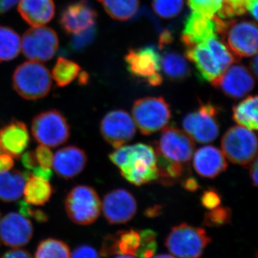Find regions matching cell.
<instances>
[{
  "mask_svg": "<svg viewBox=\"0 0 258 258\" xmlns=\"http://www.w3.org/2000/svg\"><path fill=\"white\" fill-rule=\"evenodd\" d=\"M15 91L24 99L36 101L50 93L52 79L50 71L37 61H28L20 64L13 76Z\"/></svg>",
  "mask_w": 258,
  "mask_h": 258,
  "instance_id": "cell-2",
  "label": "cell"
},
{
  "mask_svg": "<svg viewBox=\"0 0 258 258\" xmlns=\"http://www.w3.org/2000/svg\"><path fill=\"white\" fill-rule=\"evenodd\" d=\"M20 214L25 217H32L39 223H45L48 220V216L42 210L32 208L28 203L21 201L19 203Z\"/></svg>",
  "mask_w": 258,
  "mask_h": 258,
  "instance_id": "cell-41",
  "label": "cell"
},
{
  "mask_svg": "<svg viewBox=\"0 0 258 258\" xmlns=\"http://www.w3.org/2000/svg\"><path fill=\"white\" fill-rule=\"evenodd\" d=\"M152 258H175L174 256L171 255V254H158L157 256H154Z\"/></svg>",
  "mask_w": 258,
  "mask_h": 258,
  "instance_id": "cell-55",
  "label": "cell"
},
{
  "mask_svg": "<svg viewBox=\"0 0 258 258\" xmlns=\"http://www.w3.org/2000/svg\"><path fill=\"white\" fill-rule=\"evenodd\" d=\"M102 137L107 143L116 149L131 142L136 134L133 118L123 110L108 112L100 125Z\"/></svg>",
  "mask_w": 258,
  "mask_h": 258,
  "instance_id": "cell-12",
  "label": "cell"
},
{
  "mask_svg": "<svg viewBox=\"0 0 258 258\" xmlns=\"http://www.w3.org/2000/svg\"><path fill=\"white\" fill-rule=\"evenodd\" d=\"M87 163V156L74 146L62 148L56 152L52 166L56 174L64 179H72L82 172Z\"/></svg>",
  "mask_w": 258,
  "mask_h": 258,
  "instance_id": "cell-18",
  "label": "cell"
},
{
  "mask_svg": "<svg viewBox=\"0 0 258 258\" xmlns=\"http://www.w3.org/2000/svg\"><path fill=\"white\" fill-rule=\"evenodd\" d=\"M257 96H248L232 108V118L240 126L256 131L258 127Z\"/></svg>",
  "mask_w": 258,
  "mask_h": 258,
  "instance_id": "cell-28",
  "label": "cell"
},
{
  "mask_svg": "<svg viewBox=\"0 0 258 258\" xmlns=\"http://www.w3.org/2000/svg\"><path fill=\"white\" fill-rule=\"evenodd\" d=\"M193 166L199 175L213 179L227 169L223 152L213 146H205L194 154Z\"/></svg>",
  "mask_w": 258,
  "mask_h": 258,
  "instance_id": "cell-21",
  "label": "cell"
},
{
  "mask_svg": "<svg viewBox=\"0 0 258 258\" xmlns=\"http://www.w3.org/2000/svg\"><path fill=\"white\" fill-rule=\"evenodd\" d=\"M2 258H32L28 251L23 249H13L5 252Z\"/></svg>",
  "mask_w": 258,
  "mask_h": 258,
  "instance_id": "cell-47",
  "label": "cell"
},
{
  "mask_svg": "<svg viewBox=\"0 0 258 258\" xmlns=\"http://www.w3.org/2000/svg\"><path fill=\"white\" fill-rule=\"evenodd\" d=\"M97 13L88 0L69 5L61 13L60 24L66 33H79L96 26Z\"/></svg>",
  "mask_w": 258,
  "mask_h": 258,
  "instance_id": "cell-16",
  "label": "cell"
},
{
  "mask_svg": "<svg viewBox=\"0 0 258 258\" xmlns=\"http://www.w3.org/2000/svg\"><path fill=\"white\" fill-rule=\"evenodd\" d=\"M171 41H172V35H171V32L167 30L163 32L161 34L160 39H159V48H163L166 45L170 43Z\"/></svg>",
  "mask_w": 258,
  "mask_h": 258,
  "instance_id": "cell-52",
  "label": "cell"
},
{
  "mask_svg": "<svg viewBox=\"0 0 258 258\" xmlns=\"http://www.w3.org/2000/svg\"><path fill=\"white\" fill-rule=\"evenodd\" d=\"M109 159L131 184L141 186L157 179V156L151 146H121L109 154Z\"/></svg>",
  "mask_w": 258,
  "mask_h": 258,
  "instance_id": "cell-1",
  "label": "cell"
},
{
  "mask_svg": "<svg viewBox=\"0 0 258 258\" xmlns=\"http://www.w3.org/2000/svg\"><path fill=\"white\" fill-rule=\"evenodd\" d=\"M195 149V141L184 131L170 125L163 128L154 150L168 160L189 164Z\"/></svg>",
  "mask_w": 258,
  "mask_h": 258,
  "instance_id": "cell-9",
  "label": "cell"
},
{
  "mask_svg": "<svg viewBox=\"0 0 258 258\" xmlns=\"http://www.w3.org/2000/svg\"><path fill=\"white\" fill-rule=\"evenodd\" d=\"M32 133L38 143L57 147L67 142L71 128L63 115L57 110H49L39 113L33 118Z\"/></svg>",
  "mask_w": 258,
  "mask_h": 258,
  "instance_id": "cell-8",
  "label": "cell"
},
{
  "mask_svg": "<svg viewBox=\"0 0 258 258\" xmlns=\"http://www.w3.org/2000/svg\"><path fill=\"white\" fill-rule=\"evenodd\" d=\"M52 191L53 189L48 180L37 177L32 175L30 173V175L26 180L23 191L27 203L40 206L49 201Z\"/></svg>",
  "mask_w": 258,
  "mask_h": 258,
  "instance_id": "cell-27",
  "label": "cell"
},
{
  "mask_svg": "<svg viewBox=\"0 0 258 258\" xmlns=\"http://www.w3.org/2000/svg\"><path fill=\"white\" fill-rule=\"evenodd\" d=\"M185 55L195 64L202 81L212 82L223 73L216 59L204 43L186 47Z\"/></svg>",
  "mask_w": 258,
  "mask_h": 258,
  "instance_id": "cell-23",
  "label": "cell"
},
{
  "mask_svg": "<svg viewBox=\"0 0 258 258\" xmlns=\"http://www.w3.org/2000/svg\"><path fill=\"white\" fill-rule=\"evenodd\" d=\"M22 163L28 171H32L38 166L35 152H27L22 154Z\"/></svg>",
  "mask_w": 258,
  "mask_h": 258,
  "instance_id": "cell-45",
  "label": "cell"
},
{
  "mask_svg": "<svg viewBox=\"0 0 258 258\" xmlns=\"http://www.w3.org/2000/svg\"><path fill=\"white\" fill-rule=\"evenodd\" d=\"M30 144V134L25 123L13 120L0 129V152L19 159Z\"/></svg>",
  "mask_w": 258,
  "mask_h": 258,
  "instance_id": "cell-19",
  "label": "cell"
},
{
  "mask_svg": "<svg viewBox=\"0 0 258 258\" xmlns=\"http://www.w3.org/2000/svg\"><path fill=\"white\" fill-rule=\"evenodd\" d=\"M211 83L214 87L221 90L229 98L239 99L253 89L254 79L247 68L242 64H234Z\"/></svg>",
  "mask_w": 258,
  "mask_h": 258,
  "instance_id": "cell-14",
  "label": "cell"
},
{
  "mask_svg": "<svg viewBox=\"0 0 258 258\" xmlns=\"http://www.w3.org/2000/svg\"><path fill=\"white\" fill-rule=\"evenodd\" d=\"M232 211L228 207L218 206L207 212L203 225L210 227H221L231 223Z\"/></svg>",
  "mask_w": 258,
  "mask_h": 258,
  "instance_id": "cell-36",
  "label": "cell"
},
{
  "mask_svg": "<svg viewBox=\"0 0 258 258\" xmlns=\"http://www.w3.org/2000/svg\"><path fill=\"white\" fill-rule=\"evenodd\" d=\"M221 195L216 189H209L204 191L201 197V203L205 208L208 210L220 206L221 203Z\"/></svg>",
  "mask_w": 258,
  "mask_h": 258,
  "instance_id": "cell-43",
  "label": "cell"
},
{
  "mask_svg": "<svg viewBox=\"0 0 258 258\" xmlns=\"http://www.w3.org/2000/svg\"><path fill=\"white\" fill-rule=\"evenodd\" d=\"M13 166V157L6 153H0V173L10 171Z\"/></svg>",
  "mask_w": 258,
  "mask_h": 258,
  "instance_id": "cell-46",
  "label": "cell"
},
{
  "mask_svg": "<svg viewBox=\"0 0 258 258\" xmlns=\"http://www.w3.org/2000/svg\"><path fill=\"white\" fill-rule=\"evenodd\" d=\"M26 179L18 170L0 173V200L4 203L17 201L23 195Z\"/></svg>",
  "mask_w": 258,
  "mask_h": 258,
  "instance_id": "cell-26",
  "label": "cell"
},
{
  "mask_svg": "<svg viewBox=\"0 0 258 258\" xmlns=\"http://www.w3.org/2000/svg\"><path fill=\"white\" fill-rule=\"evenodd\" d=\"M71 258H101V255L92 246L82 244L74 249Z\"/></svg>",
  "mask_w": 258,
  "mask_h": 258,
  "instance_id": "cell-44",
  "label": "cell"
},
{
  "mask_svg": "<svg viewBox=\"0 0 258 258\" xmlns=\"http://www.w3.org/2000/svg\"><path fill=\"white\" fill-rule=\"evenodd\" d=\"M102 209L108 223L111 225L125 224L132 220L137 213V200L127 190H112L105 195Z\"/></svg>",
  "mask_w": 258,
  "mask_h": 258,
  "instance_id": "cell-13",
  "label": "cell"
},
{
  "mask_svg": "<svg viewBox=\"0 0 258 258\" xmlns=\"http://www.w3.org/2000/svg\"><path fill=\"white\" fill-rule=\"evenodd\" d=\"M158 169L157 181L165 186H171L189 176V164L168 160L156 153Z\"/></svg>",
  "mask_w": 258,
  "mask_h": 258,
  "instance_id": "cell-25",
  "label": "cell"
},
{
  "mask_svg": "<svg viewBox=\"0 0 258 258\" xmlns=\"http://www.w3.org/2000/svg\"><path fill=\"white\" fill-rule=\"evenodd\" d=\"M31 174L49 181L52 175V173L50 169H44L40 166H37L35 169H32Z\"/></svg>",
  "mask_w": 258,
  "mask_h": 258,
  "instance_id": "cell-49",
  "label": "cell"
},
{
  "mask_svg": "<svg viewBox=\"0 0 258 258\" xmlns=\"http://www.w3.org/2000/svg\"><path fill=\"white\" fill-rule=\"evenodd\" d=\"M211 242L205 229L181 223L172 227L164 244L176 257L200 258Z\"/></svg>",
  "mask_w": 258,
  "mask_h": 258,
  "instance_id": "cell-3",
  "label": "cell"
},
{
  "mask_svg": "<svg viewBox=\"0 0 258 258\" xmlns=\"http://www.w3.org/2000/svg\"><path fill=\"white\" fill-rule=\"evenodd\" d=\"M222 6L232 12L235 16H240L247 11L255 20L257 19V0H224Z\"/></svg>",
  "mask_w": 258,
  "mask_h": 258,
  "instance_id": "cell-38",
  "label": "cell"
},
{
  "mask_svg": "<svg viewBox=\"0 0 258 258\" xmlns=\"http://www.w3.org/2000/svg\"><path fill=\"white\" fill-rule=\"evenodd\" d=\"M20 0H0V15L9 11Z\"/></svg>",
  "mask_w": 258,
  "mask_h": 258,
  "instance_id": "cell-51",
  "label": "cell"
},
{
  "mask_svg": "<svg viewBox=\"0 0 258 258\" xmlns=\"http://www.w3.org/2000/svg\"><path fill=\"white\" fill-rule=\"evenodd\" d=\"M0 216H1V213H0Z\"/></svg>",
  "mask_w": 258,
  "mask_h": 258,
  "instance_id": "cell-57",
  "label": "cell"
},
{
  "mask_svg": "<svg viewBox=\"0 0 258 258\" xmlns=\"http://www.w3.org/2000/svg\"><path fill=\"white\" fill-rule=\"evenodd\" d=\"M140 244V234L134 230L118 231L103 239L101 249V257H110L114 254L136 255Z\"/></svg>",
  "mask_w": 258,
  "mask_h": 258,
  "instance_id": "cell-22",
  "label": "cell"
},
{
  "mask_svg": "<svg viewBox=\"0 0 258 258\" xmlns=\"http://www.w3.org/2000/svg\"><path fill=\"white\" fill-rule=\"evenodd\" d=\"M32 235V222L20 214L10 212L0 222V240L8 247H23L30 242Z\"/></svg>",
  "mask_w": 258,
  "mask_h": 258,
  "instance_id": "cell-15",
  "label": "cell"
},
{
  "mask_svg": "<svg viewBox=\"0 0 258 258\" xmlns=\"http://www.w3.org/2000/svg\"><path fill=\"white\" fill-rule=\"evenodd\" d=\"M257 27L250 21L227 22L221 34L229 50L238 57H251L257 52Z\"/></svg>",
  "mask_w": 258,
  "mask_h": 258,
  "instance_id": "cell-10",
  "label": "cell"
},
{
  "mask_svg": "<svg viewBox=\"0 0 258 258\" xmlns=\"http://www.w3.org/2000/svg\"><path fill=\"white\" fill-rule=\"evenodd\" d=\"M249 167V176L252 180V185L257 186V158L256 157L252 162L250 163Z\"/></svg>",
  "mask_w": 258,
  "mask_h": 258,
  "instance_id": "cell-50",
  "label": "cell"
},
{
  "mask_svg": "<svg viewBox=\"0 0 258 258\" xmlns=\"http://www.w3.org/2000/svg\"><path fill=\"white\" fill-rule=\"evenodd\" d=\"M182 186L185 189L189 191H195L200 189V184L198 180L191 176H186L182 180Z\"/></svg>",
  "mask_w": 258,
  "mask_h": 258,
  "instance_id": "cell-48",
  "label": "cell"
},
{
  "mask_svg": "<svg viewBox=\"0 0 258 258\" xmlns=\"http://www.w3.org/2000/svg\"><path fill=\"white\" fill-rule=\"evenodd\" d=\"M21 40L18 32L0 25V63L13 60L20 54Z\"/></svg>",
  "mask_w": 258,
  "mask_h": 258,
  "instance_id": "cell-30",
  "label": "cell"
},
{
  "mask_svg": "<svg viewBox=\"0 0 258 258\" xmlns=\"http://www.w3.org/2000/svg\"><path fill=\"white\" fill-rule=\"evenodd\" d=\"M251 69H252V73H253L254 76H257V56L254 55L253 60H252L251 63Z\"/></svg>",
  "mask_w": 258,
  "mask_h": 258,
  "instance_id": "cell-54",
  "label": "cell"
},
{
  "mask_svg": "<svg viewBox=\"0 0 258 258\" xmlns=\"http://www.w3.org/2000/svg\"><path fill=\"white\" fill-rule=\"evenodd\" d=\"M81 67L74 61L58 57L53 69L52 76L59 87H64L71 84L79 76Z\"/></svg>",
  "mask_w": 258,
  "mask_h": 258,
  "instance_id": "cell-32",
  "label": "cell"
},
{
  "mask_svg": "<svg viewBox=\"0 0 258 258\" xmlns=\"http://www.w3.org/2000/svg\"><path fill=\"white\" fill-rule=\"evenodd\" d=\"M37 162L44 169H50L53 160V154L47 146L41 145L37 147L35 152Z\"/></svg>",
  "mask_w": 258,
  "mask_h": 258,
  "instance_id": "cell-42",
  "label": "cell"
},
{
  "mask_svg": "<svg viewBox=\"0 0 258 258\" xmlns=\"http://www.w3.org/2000/svg\"><path fill=\"white\" fill-rule=\"evenodd\" d=\"M96 35V26L83 30L79 33L74 34V36L70 41L69 50L72 52H79L83 50L93 42Z\"/></svg>",
  "mask_w": 258,
  "mask_h": 258,
  "instance_id": "cell-40",
  "label": "cell"
},
{
  "mask_svg": "<svg viewBox=\"0 0 258 258\" xmlns=\"http://www.w3.org/2000/svg\"><path fill=\"white\" fill-rule=\"evenodd\" d=\"M161 55L154 46L132 49L125 56L128 70L133 76L148 81L161 71Z\"/></svg>",
  "mask_w": 258,
  "mask_h": 258,
  "instance_id": "cell-17",
  "label": "cell"
},
{
  "mask_svg": "<svg viewBox=\"0 0 258 258\" xmlns=\"http://www.w3.org/2000/svg\"><path fill=\"white\" fill-rule=\"evenodd\" d=\"M161 69L171 81H183L190 75V69L184 57L174 52H166L161 57Z\"/></svg>",
  "mask_w": 258,
  "mask_h": 258,
  "instance_id": "cell-29",
  "label": "cell"
},
{
  "mask_svg": "<svg viewBox=\"0 0 258 258\" xmlns=\"http://www.w3.org/2000/svg\"><path fill=\"white\" fill-rule=\"evenodd\" d=\"M35 258H71V251L63 241L47 238L39 243Z\"/></svg>",
  "mask_w": 258,
  "mask_h": 258,
  "instance_id": "cell-33",
  "label": "cell"
},
{
  "mask_svg": "<svg viewBox=\"0 0 258 258\" xmlns=\"http://www.w3.org/2000/svg\"><path fill=\"white\" fill-rule=\"evenodd\" d=\"M18 9L23 20L32 27L46 25L55 13L53 0H20Z\"/></svg>",
  "mask_w": 258,
  "mask_h": 258,
  "instance_id": "cell-24",
  "label": "cell"
},
{
  "mask_svg": "<svg viewBox=\"0 0 258 258\" xmlns=\"http://www.w3.org/2000/svg\"><path fill=\"white\" fill-rule=\"evenodd\" d=\"M153 9L161 18L169 19L177 16L184 7L183 0H153Z\"/></svg>",
  "mask_w": 258,
  "mask_h": 258,
  "instance_id": "cell-37",
  "label": "cell"
},
{
  "mask_svg": "<svg viewBox=\"0 0 258 258\" xmlns=\"http://www.w3.org/2000/svg\"><path fill=\"white\" fill-rule=\"evenodd\" d=\"M114 20L124 21L134 17L139 6V0H98Z\"/></svg>",
  "mask_w": 258,
  "mask_h": 258,
  "instance_id": "cell-31",
  "label": "cell"
},
{
  "mask_svg": "<svg viewBox=\"0 0 258 258\" xmlns=\"http://www.w3.org/2000/svg\"><path fill=\"white\" fill-rule=\"evenodd\" d=\"M221 147L224 155L232 164L248 165L257 157V137L244 127L229 128L222 137Z\"/></svg>",
  "mask_w": 258,
  "mask_h": 258,
  "instance_id": "cell-6",
  "label": "cell"
},
{
  "mask_svg": "<svg viewBox=\"0 0 258 258\" xmlns=\"http://www.w3.org/2000/svg\"><path fill=\"white\" fill-rule=\"evenodd\" d=\"M79 83L80 85H86L87 84L88 81H89V76L86 72H82L79 75Z\"/></svg>",
  "mask_w": 258,
  "mask_h": 258,
  "instance_id": "cell-53",
  "label": "cell"
},
{
  "mask_svg": "<svg viewBox=\"0 0 258 258\" xmlns=\"http://www.w3.org/2000/svg\"><path fill=\"white\" fill-rule=\"evenodd\" d=\"M171 115L170 106L163 97L140 98L132 107V118L144 135H151L164 128Z\"/></svg>",
  "mask_w": 258,
  "mask_h": 258,
  "instance_id": "cell-4",
  "label": "cell"
},
{
  "mask_svg": "<svg viewBox=\"0 0 258 258\" xmlns=\"http://www.w3.org/2000/svg\"><path fill=\"white\" fill-rule=\"evenodd\" d=\"M115 258H135L133 255H125V254H119Z\"/></svg>",
  "mask_w": 258,
  "mask_h": 258,
  "instance_id": "cell-56",
  "label": "cell"
},
{
  "mask_svg": "<svg viewBox=\"0 0 258 258\" xmlns=\"http://www.w3.org/2000/svg\"><path fill=\"white\" fill-rule=\"evenodd\" d=\"M217 25L212 18H206L196 12H192L185 21L181 40L185 46L203 43L210 37L217 36Z\"/></svg>",
  "mask_w": 258,
  "mask_h": 258,
  "instance_id": "cell-20",
  "label": "cell"
},
{
  "mask_svg": "<svg viewBox=\"0 0 258 258\" xmlns=\"http://www.w3.org/2000/svg\"><path fill=\"white\" fill-rule=\"evenodd\" d=\"M203 43L208 47L223 72L229 66L239 59L231 52L227 45L220 41L217 36L210 37Z\"/></svg>",
  "mask_w": 258,
  "mask_h": 258,
  "instance_id": "cell-34",
  "label": "cell"
},
{
  "mask_svg": "<svg viewBox=\"0 0 258 258\" xmlns=\"http://www.w3.org/2000/svg\"><path fill=\"white\" fill-rule=\"evenodd\" d=\"M224 0H187L188 5L193 12L206 18H212L219 11Z\"/></svg>",
  "mask_w": 258,
  "mask_h": 258,
  "instance_id": "cell-39",
  "label": "cell"
},
{
  "mask_svg": "<svg viewBox=\"0 0 258 258\" xmlns=\"http://www.w3.org/2000/svg\"><path fill=\"white\" fill-rule=\"evenodd\" d=\"M140 244L136 255L139 258H152L157 250V235L154 230L139 231Z\"/></svg>",
  "mask_w": 258,
  "mask_h": 258,
  "instance_id": "cell-35",
  "label": "cell"
},
{
  "mask_svg": "<svg viewBox=\"0 0 258 258\" xmlns=\"http://www.w3.org/2000/svg\"><path fill=\"white\" fill-rule=\"evenodd\" d=\"M220 109L211 103H202L197 111L188 113L183 119L184 132L195 142L208 144L220 134Z\"/></svg>",
  "mask_w": 258,
  "mask_h": 258,
  "instance_id": "cell-7",
  "label": "cell"
},
{
  "mask_svg": "<svg viewBox=\"0 0 258 258\" xmlns=\"http://www.w3.org/2000/svg\"><path fill=\"white\" fill-rule=\"evenodd\" d=\"M64 206L69 218L80 225L93 223L101 211V200L96 190L86 185H79L71 189Z\"/></svg>",
  "mask_w": 258,
  "mask_h": 258,
  "instance_id": "cell-5",
  "label": "cell"
},
{
  "mask_svg": "<svg viewBox=\"0 0 258 258\" xmlns=\"http://www.w3.org/2000/svg\"><path fill=\"white\" fill-rule=\"evenodd\" d=\"M57 33L45 26L33 27L24 34L21 47L25 57L32 61L45 62L55 56L58 48Z\"/></svg>",
  "mask_w": 258,
  "mask_h": 258,
  "instance_id": "cell-11",
  "label": "cell"
}]
</instances>
